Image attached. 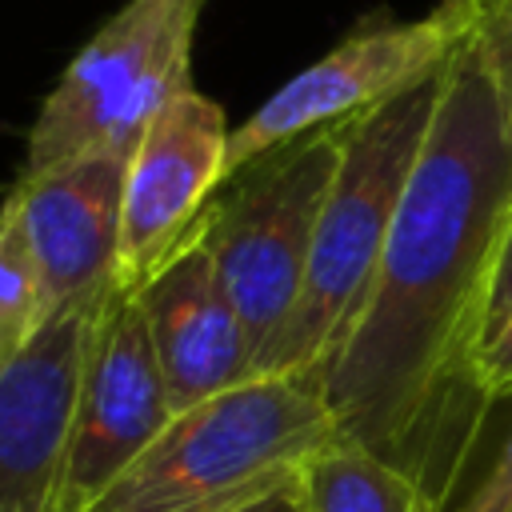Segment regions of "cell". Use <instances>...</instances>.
<instances>
[{"instance_id": "6da1fadb", "label": "cell", "mask_w": 512, "mask_h": 512, "mask_svg": "<svg viewBox=\"0 0 512 512\" xmlns=\"http://www.w3.org/2000/svg\"><path fill=\"white\" fill-rule=\"evenodd\" d=\"M508 232L512 124L464 32L372 288L320 372L340 436L404 472L440 512L472 480L500 408L484 344Z\"/></svg>"}, {"instance_id": "7a4b0ae2", "label": "cell", "mask_w": 512, "mask_h": 512, "mask_svg": "<svg viewBox=\"0 0 512 512\" xmlns=\"http://www.w3.org/2000/svg\"><path fill=\"white\" fill-rule=\"evenodd\" d=\"M336 440L320 372L252 376L176 412L88 512H240L296 480Z\"/></svg>"}, {"instance_id": "3957f363", "label": "cell", "mask_w": 512, "mask_h": 512, "mask_svg": "<svg viewBox=\"0 0 512 512\" xmlns=\"http://www.w3.org/2000/svg\"><path fill=\"white\" fill-rule=\"evenodd\" d=\"M440 88L444 68L388 104L344 120L340 164L316 220L300 304L260 360L256 376L324 372L340 348L380 268L400 196L436 116Z\"/></svg>"}, {"instance_id": "277c9868", "label": "cell", "mask_w": 512, "mask_h": 512, "mask_svg": "<svg viewBox=\"0 0 512 512\" xmlns=\"http://www.w3.org/2000/svg\"><path fill=\"white\" fill-rule=\"evenodd\" d=\"M344 124L304 132L236 168L204 204V240L244 320L256 368L292 320Z\"/></svg>"}, {"instance_id": "5b68a950", "label": "cell", "mask_w": 512, "mask_h": 512, "mask_svg": "<svg viewBox=\"0 0 512 512\" xmlns=\"http://www.w3.org/2000/svg\"><path fill=\"white\" fill-rule=\"evenodd\" d=\"M204 0H128L72 56L44 96L20 176H40L76 156L132 152L172 96L192 88V36Z\"/></svg>"}, {"instance_id": "8992f818", "label": "cell", "mask_w": 512, "mask_h": 512, "mask_svg": "<svg viewBox=\"0 0 512 512\" xmlns=\"http://www.w3.org/2000/svg\"><path fill=\"white\" fill-rule=\"evenodd\" d=\"M468 32V0H440L416 20L364 16L332 52L284 80L240 128H232L224 180L260 152L304 132L344 124L440 72Z\"/></svg>"}, {"instance_id": "52a82bcc", "label": "cell", "mask_w": 512, "mask_h": 512, "mask_svg": "<svg viewBox=\"0 0 512 512\" xmlns=\"http://www.w3.org/2000/svg\"><path fill=\"white\" fill-rule=\"evenodd\" d=\"M172 416L140 288L116 280L100 300L84 356L60 512H88L148 452Z\"/></svg>"}, {"instance_id": "ba28073f", "label": "cell", "mask_w": 512, "mask_h": 512, "mask_svg": "<svg viewBox=\"0 0 512 512\" xmlns=\"http://www.w3.org/2000/svg\"><path fill=\"white\" fill-rule=\"evenodd\" d=\"M128 156L100 148L40 176H16L0 212L24 240L44 296V320L104 296L120 272Z\"/></svg>"}, {"instance_id": "9c48e42d", "label": "cell", "mask_w": 512, "mask_h": 512, "mask_svg": "<svg viewBox=\"0 0 512 512\" xmlns=\"http://www.w3.org/2000/svg\"><path fill=\"white\" fill-rule=\"evenodd\" d=\"M100 300L52 312L0 372V512H60Z\"/></svg>"}, {"instance_id": "30bf717a", "label": "cell", "mask_w": 512, "mask_h": 512, "mask_svg": "<svg viewBox=\"0 0 512 512\" xmlns=\"http://www.w3.org/2000/svg\"><path fill=\"white\" fill-rule=\"evenodd\" d=\"M228 140L232 128L224 120V108L196 88L172 96L164 112L144 128L124 176V232L116 280H148L192 232L204 204L224 184Z\"/></svg>"}, {"instance_id": "8fae6325", "label": "cell", "mask_w": 512, "mask_h": 512, "mask_svg": "<svg viewBox=\"0 0 512 512\" xmlns=\"http://www.w3.org/2000/svg\"><path fill=\"white\" fill-rule=\"evenodd\" d=\"M136 288L172 412H188L256 376V352L216 272L204 216Z\"/></svg>"}, {"instance_id": "7c38bea8", "label": "cell", "mask_w": 512, "mask_h": 512, "mask_svg": "<svg viewBox=\"0 0 512 512\" xmlns=\"http://www.w3.org/2000/svg\"><path fill=\"white\" fill-rule=\"evenodd\" d=\"M300 492L304 512H440L404 472L344 436L308 460Z\"/></svg>"}, {"instance_id": "4fadbf2b", "label": "cell", "mask_w": 512, "mask_h": 512, "mask_svg": "<svg viewBox=\"0 0 512 512\" xmlns=\"http://www.w3.org/2000/svg\"><path fill=\"white\" fill-rule=\"evenodd\" d=\"M44 324V296H40V272L16 236L12 220L0 212V340L20 352L32 332Z\"/></svg>"}, {"instance_id": "5bb4252c", "label": "cell", "mask_w": 512, "mask_h": 512, "mask_svg": "<svg viewBox=\"0 0 512 512\" xmlns=\"http://www.w3.org/2000/svg\"><path fill=\"white\" fill-rule=\"evenodd\" d=\"M468 32L512 124V0H468Z\"/></svg>"}, {"instance_id": "9a60e30c", "label": "cell", "mask_w": 512, "mask_h": 512, "mask_svg": "<svg viewBox=\"0 0 512 512\" xmlns=\"http://www.w3.org/2000/svg\"><path fill=\"white\" fill-rule=\"evenodd\" d=\"M448 512H512V424Z\"/></svg>"}, {"instance_id": "2e32d148", "label": "cell", "mask_w": 512, "mask_h": 512, "mask_svg": "<svg viewBox=\"0 0 512 512\" xmlns=\"http://www.w3.org/2000/svg\"><path fill=\"white\" fill-rule=\"evenodd\" d=\"M484 384L496 404L512 400V312L496 324V332L484 344Z\"/></svg>"}, {"instance_id": "e0dca14e", "label": "cell", "mask_w": 512, "mask_h": 512, "mask_svg": "<svg viewBox=\"0 0 512 512\" xmlns=\"http://www.w3.org/2000/svg\"><path fill=\"white\" fill-rule=\"evenodd\" d=\"M512 312V232H508V244H504V256H500V268H496V284H492V320H488V336L496 332V324Z\"/></svg>"}, {"instance_id": "ac0fdd59", "label": "cell", "mask_w": 512, "mask_h": 512, "mask_svg": "<svg viewBox=\"0 0 512 512\" xmlns=\"http://www.w3.org/2000/svg\"><path fill=\"white\" fill-rule=\"evenodd\" d=\"M240 512H304V492H300V476H296V480H288V484H280L276 492L260 496L256 504H248V508H240Z\"/></svg>"}, {"instance_id": "d6986e66", "label": "cell", "mask_w": 512, "mask_h": 512, "mask_svg": "<svg viewBox=\"0 0 512 512\" xmlns=\"http://www.w3.org/2000/svg\"><path fill=\"white\" fill-rule=\"evenodd\" d=\"M12 356H16V352H12V348H8V344H4V340H0V372H4V368H8V360H12Z\"/></svg>"}]
</instances>
